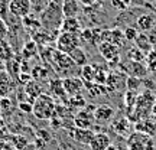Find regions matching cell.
Masks as SVG:
<instances>
[{"mask_svg":"<svg viewBox=\"0 0 156 150\" xmlns=\"http://www.w3.org/2000/svg\"><path fill=\"white\" fill-rule=\"evenodd\" d=\"M62 87H64L65 94L73 97V95L81 94V91L84 89V82L78 77H67L62 79Z\"/></svg>","mask_w":156,"mask_h":150,"instance_id":"9","label":"cell"},{"mask_svg":"<svg viewBox=\"0 0 156 150\" xmlns=\"http://www.w3.org/2000/svg\"><path fill=\"white\" fill-rule=\"evenodd\" d=\"M142 84H143V79H140V78H136V77L126 78V87H127L129 91H137Z\"/></svg>","mask_w":156,"mask_h":150,"instance_id":"26","label":"cell"},{"mask_svg":"<svg viewBox=\"0 0 156 150\" xmlns=\"http://www.w3.org/2000/svg\"><path fill=\"white\" fill-rule=\"evenodd\" d=\"M112 127L119 136H124L130 131V121H129L127 117H119L113 121Z\"/></svg>","mask_w":156,"mask_h":150,"instance_id":"18","label":"cell"},{"mask_svg":"<svg viewBox=\"0 0 156 150\" xmlns=\"http://www.w3.org/2000/svg\"><path fill=\"white\" fill-rule=\"evenodd\" d=\"M25 91H26V94L30 97V101H32V103H34L35 98H38L41 94H44V92H42V88H41V85H39L36 81H34V79L26 84Z\"/></svg>","mask_w":156,"mask_h":150,"instance_id":"22","label":"cell"},{"mask_svg":"<svg viewBox=\"0 0 156 150\" xmlns=\"http://www.w3.org/2000/svg\"><path fill=\"white\" fill-rule=\"evenodd\" d=\"M32 2L30 0H10L9 2V12L16 17H26L30 13Z\"/></svg>","mask_w":156,"mask_h":150,"instance_id":"7","label":"cell"},{"mask_svg":"<svg viewBox=\"0 0 156 150\" xmlns=\"http://www.w3.org/2000/svg\"><path fill=\"white\" fill-rule=\"evenodd\" d=\"M62 2L61 0H54L51 2L48 7L42 13V23L45 26H49L52 29H56L62 23Z\"/></svg>","mask_w":156,"mask_h":150,"instance_id":"2","label":"cell"},{"mask_svg":"<svg viewBox=\"0 0 156 150\" xmlns=\"http://www.w3.org/2000/svg\"><path fill=\"white\" fill-rule=\"evenodd\" d=\"M114 114H116V110L112 106H108V104H100V106L95 107V110H94V118H95V121H98V123L110 121L113 117H114Z\"/></svg>","mask_w":156,"mask_h":150,"instance_id":"12","label":"cell"},{"mask_svg":"<svg viewBox=\"0 0 156 150\" xmlns=\"http://www.w3.org/2000/svg\"><path fill=\"white\" fill-rule=\"evenodd\" d=\"M32 106H34L32 114H34L36 118H39V120H51V118L54 117L56 104L51 95L41 94L38 98L34 100Z\"/></svg>","mask_w":156,"mask_h":150,"instance_id":"1","label":"cell"},{"mask_svg":"<svg viewBox=\"0 0 156 150\" xmlns=\"http://www.w3.org/2000/svg\"><path fill=\"white\" fill-rule=\"evenodd\" d=\"M19 110L23 113H32L34 110V106H32V103L30 101H22V103H19Z\"/></svg>","mask_w":156,"mask_h":150,"instance_id":"32","label":"cell"},{"mask_svg":"<svg viewBox=\"0 0 156 150\" xmlns=\"http://www.w3.org/2000/svg\"><path fill=\"white\" fill-rule=\"evenodd\" d=\"M134 42H136V46H137L143 54H149L152 51V42H151V39L147 38V35L139 33L137 38L134 39Z\"/></svg>","mask_w":156,"mask_h":150,"instance_id":"21","label":"cell"},{"mask_svg":"<svg viewBox=\"0 0 156 150\" xmlns=\"http://www.w3.org/2000/svg\"><path fill=\"white\" fill-rule=\"evenodd\" d=\"M80 12L78 0H62V16L64 17H77Z\"/></svg>","mask_w":156,"mask_h":150,"instance_id":"16","label":"cell"},{"mask_svg":"<svg viewBox=\"0 0 156 150\" xmlns=\"http://www.w3.org/2000/svg\"><path fill=\"white\" fill-rule=\"evenodd\" d=\"M49 89L52 94L59 97V98H65V95H67L65 91H64V87H62V79H54V81H51Z\"/></svg>","mask_w":156,"mask_h":150,"instance_id":"24","label":"cell"},{"mask_svg":"<svg viewBox=\"0 0 156 150\" xmlns=\"http://www.w3.org/2000/svg\"><path fill=\"white\" fill-rule=\"evenodd\" d=\"M123 3H124V5H126V6L129 7V6L132 5V0H123Z\"/></svg>","mask_w":156,"mask_h":150,"instance_id":"36","label":"cell"},{"mask_svg":"<svg viewBox=\"0 0 156 150\" xmlns=\"http://www.w3.org/2000/svg\"><path fill=\"white\" fill-rule=\"evenodd\" d=\"M156 25V17L153 13H143V15H140L137 17V20H136V28L137 30H140L142 33H145V32H151L152 29L155 28Z\"/></svg>","mask_w":156,"mask_h":150,"instance_id":"13","label":"cell"},{"mask_svg":"<svg viewBox=\"0 0 156 150\" xmlns=\"http://www.w3.org/2000/svg\"><path fill=\"white\" fill-rule=\"evenodd\" d=\"M65 150H71V149H65Z\"/></svg>","mask_w":156,"mask_h":150,"instance_id":"38","label":"cell"},{"mask_svg":"<svg viewBox=\"0 0 156 150\" xmlns=\"http://www.w3.org/2000/svg\"><path fill=\"white\" fill-rule=\"evenodd\" d=\"M12 89V79L5 69H0V97L5 98Z\"/></svg>","mask_w":156,"mask_h":150,"instance_id":"19","label":"cell"},{"mask_svg":"<svg viewBox=\"0 0 156 150\" xmlns=\"http://www.w3.org/2000/svg\"><path fill=\"white\" fill-rule=\"evenodd\" d=\"M127 150H156L155 141L152 137L140 131H133L126 140Z\"/></svg>","mask_w":156,"mask_h":150,"instance_id":"3","label":"cell"},{"mask_svg":"<svg viewBox=\"0 0 156 150\" xmlns=\"http://www.w3.org/2000/svg\"><path fill=\"white\" fill-rule=\"evenodd\" d=\"M112 145L110 136L106 133H94L93 139L90 141V149L91 150H106L108 146Z\"/></svg>","mask_w":156,"mask_h":150,"instance_id":"14","label":"cell"},{"mask_svg":"<svg viewBox=\"0 0 156 150\" xmlns=\"http://www.w3.org/2000/svg\"><path fill=\"white\" fill-rule=\"evenodd\" d=\"M97 2H98V0H78V3H80V5L87 6V7H88V6H93V5H95Z\"/></svg>","mask_w":156,"mask_h":150,"instance_id":"34","label":"cell"},{"mask_svg":"<svg viewBox=\"0 0 156 150\" xmlns=\"http://www.w3.org/2000/svg\"><path fill=\"white\" fill-rule=\"evenodd\" d=\"M134 131H140L149 137H153L156 134V123H153L152 120H140L139 123L134 124Z\"/></svg>","mask_w":156,"mask_h":150,"instance_id":"17","label":"cell"},{"mask_svg":"<svg viewBox=\"0 0 156 150\" xmlns=\"http://www.w3.org/2000/svg\"><path fill=\"white\" fill-rule=\"evenodd\" d=\"M143 2H147V0H143Z\"/></svg>","mask_w":156,"mask_h":150,"instance_id":"39","label":"cell"},{"mask_svg":"<svg viewBox=\"0 0 156 150\" xmlns=\"http://www.w3.org/2000/svg\"><path fill=\"white\" fill-rule=\"evenodd\" d=\"M94 72H95V67L93 65H84L81 67V79H83L84 85L85 84H94Z\"/></svg>","mask_w":156,"mask_h":150,"instance_id":"23","label":"cell"},{"mask_svg":"<svg viewBox=\"0 0 156 150\" xmlns=\"http://www.w3.org/2000/svg\"><path fill=\"white\" fill-rule=\"evenodd\" d=\"M51 62L54 64L56 71H69L73 67H75V64L69 58V55L62 54V52H59L56 49L51 51Z\"/></svg>","mask_w":156,"mask_h":150,"instance_id":"6","label":"cell"},{"mask_svg":"<svg viewBox=\"0 0 156 150\" xmlns=\"http://www.w3.org/2000/svg\"><path fill=\"white\" fill-rule=\"evenodd\" d=\"M106 150H124V149H123V147L119 145V143H112V145L108 146Z\"/></svg>","mask_w":156,"mask_h":150,"instance_id":"35","label":"cell"},{"mask_svg":"<svg viewBox=\"0 0 156 150\" xmlns=\"http://www.w3.org/2000/svg\"><path fill=\"white\" fill-rule=\"evenodd\" d=\"M94 110L95 107H84L74 116V127L78 128H91L94 126Z\"/></svg>","mask_w":156,"mask_h":150,"instance_id":"5","label":"cell"},{"mask_svg":"<svg viewBox=\"0 0 156 150\" xmlns=\"http://www.w3.org/2000/svg\"><path fill=\"white\" fill-rule=\"evenodd\" d=\"M93 39H94V30L93 29H81V32H80V40L93 44Z\"/></svg>","mask_w":156,"mask_h":150,"instance_id":"29","label":"cell"},{"mask_svg":"<svg viewBox=\"0 0 156 150\" xmlns=\"http://www.w3.org/2000/svg\"><path fill=\"white\" fill-rule=\"evenodd\" d=\"M80 35L75 33H65L61 32L59 36L56 38V51H59L62 54H71L74 49L80 48Z\"/></svg>","mask_w":156,"mask_h":150,"instance_id":"4","label":"cell"},{"mask_svg":"<svg viewBox=\"0 0 156 150\" xmlns=\"http://www.w3.org/2000/svg\"><path fill=\"white\" fill-rule=\"evenodd\" d=\"M112 6L119 12H124L127 9V6L123 3V0H112Z\"/></svg>","mask_w":156,"mask_h":150,"instance_id":"33","label":"cell"},{"mask_svg":"<svg viewBox=\"0 0 156 150\" xmlns=\"http://www.w3.org/2000/svg\"><path fill=\"white\" fill-rule=\"evenodd\" d=\"M123 35H124V39H126L127 42H133L134 39L137 38V35H139V32H137V29L133 28V26H127V28L124 29V32H123Z\"/></svg>","mask_w":156,"mask_h":150,"instance_id":"28","label":"cell"},{"mask_svg":"<svg viewBox=\"0 0 156 150\" xmlns=\"http://www.w3.org/2000/svg\"><path fill=\"white\" fill-rule=\"evenodd\" d=\"M152 113H153V116L156 117V103H155V106H153V108H152Z\"/></svg>","mask_w":156,"mask_h":150,"instance_id":"37","label":"cell"},{"mask_svg":"<svg viewBox=\"0 0 156 150\" xmlns=\"http://www.w3.org/2000/svg\"><path fill=\"white\" fill-rule=\"evenodd\" d=\"M23 23H25V26H28V28H39L41 26V22H39L38 19H35L34 16H30V13H29L26 17H23Z\"/></svg>","mask_w":156,"mask_h":150,"instance_id":"30","label":"cell"},{"mask_svg":"<svg viewBox=\"0 0 156 150\" xmlns=\"http://www.w3.org/2000/svg\"><path fill=\"white\" fill-rule=\"evenodd\" d=\"M69 58L73 59V62L77 65V67H84V65H87V61H88V58H87V54H85V51L83 48H77V49H74L71 54H68Z\"/></svg>","mask_w":156,"mask_h":150,"instance_id":"20","label":"cell"},{"mask_svg":"<svg viewBox=\"0 0 156 150\" xmlns=\"http://www.w3.org/2000/svg\"><path fill=\"white\" fill-rule=\"evenodd\" d=\"M69 136L73 137L77 143L84 146H88L93 136H94V130L91 128H78V127H73L69 130Z\"/></svg>","mask_w":156,"mask_h":150,"instance_id":"10","label":"cell"},{"mask_svg":"<svg viewBox=\"0 0 156 150\" xmlns=\"http://www.w3.org/2000/svg\"><path fill=\"white\" fill-rule=\"evenodd\" d=\"M68 104H71L73 107H77V108H84V107L87 106V101H85V98H84L81 94H78V95H73V97H69Z\"/></svg>","mask_w":156,"mask_h":150,"instance_id":"27","label":"cell"},{"mask_svg":"<svg viewBox=\"0 0 156 150\" xmlns=\"http://www.w3.org/2000/svg\"><path fill=\"white\" fill-rule=\"evenodd\" d=\"M59 29H61V32H65V33L80 35L81 25H80V20H78L77 17H64Z\"/></svg>","mask_w":156,"mask_h":150,"instance_id":"15","label":"cell"},{"mask_svg":"<svg viewBox=\"0 0 156 150\" xmlns=\"http://www.w3.org/2000/svg\"><path fill=\"white\" fill-rule=\"evenodd\" d=\"M124 68V71L129 74V77H136V78H145L147 75V68L145 67L143 62H133L129 61L127 64L122 65Z\"/></svg>","mask_w":156,"mask_h":150,"instance_id":"11","label":"cell"},{"mask_svg":"<svg viewBox=\"0 0 156 150\" xmlns=\"http://www.w3.org/2000/svg\"><path fill=\"white\" fill-rule=\"evenodd\" d=\"M98 52L101 54V56L108 61L112 65H114L116 62H119V58H120V48L116 46L113 44H108V42H101L98 46Z\"/></svg>","mask_w":156,"mask_h":150,"instance_id":"8","label":"cell"},{"mask_svg":"<svg viewBox=\"0 0 156 150\" xmlns=\"http://www.w3.org/2000/svg\"><path fill=\"white\" fill-rule=\"evenodd\" d=\"M127 58H129V61L143 62V59H145V54H143L137 46H132V48L127 51Z\"/></svg>","mask_w":156,"mask_h":150,"instance_id":"25","label":"cell"},{"mask_svg":"<svg viewBox=\"0 0 156 150\" xmlns=\"http://www.w3.org/2000/svg\"><path fill=\"white\" fill-rule=\"evenodd\" d=\"M25 55L26 56H30V55H34L35 52H36V44H35L34 40L32 42H29L28 45H25Z\"/></svg>","mask_w":156,"mask_h":150,"instance_id":"31","label":"cell"}]
</instances>
